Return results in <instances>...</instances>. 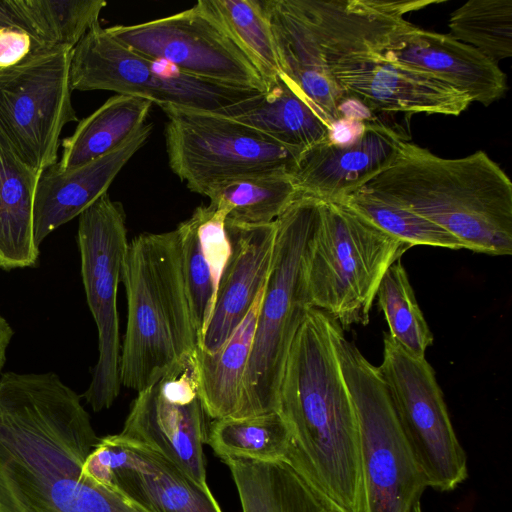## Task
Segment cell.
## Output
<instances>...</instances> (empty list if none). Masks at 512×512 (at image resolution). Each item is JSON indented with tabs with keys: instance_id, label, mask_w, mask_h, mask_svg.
I'll use <instances>...</instances> for the list:
<instances>
[{
	"instance_id": "cell-1",
	"label": "cell",
	"mask_w": 512,
	"mask_h": 512,
	"mask_svg": "<svg viewBox=\"0 0 512 512\" xmlns=\"http://www.w3.org/2000/svg\"><path fill=\"white\" fill-rule=\"evenodd\" d=\"M99 441L53 372L0 376V512H145L80 475Z\"/></svg>"
},
{
	"instance_id": "cell-2",
	"label": "cell",
	"mask_w": 512,
	"mask_h": 512,
	"mask_svg": "<svg viewBox=\"0 0 512 512\" xmlns=\"http://www.w3.org/2000/svg\"><path fill=\"white\" fill-rule=\"evenodd\" d=\"M330 320L309 309L287 356L278 401L291 438L285 463L329 512H365L358 422Z\"/></svg>"
},
{
	"instance_id": "cell-3",
	"label": "cell",
	"mask_w": 512,
	"mask_h": 512,
	"mask_svg": "<svg viewBox=\"0 0 512 512\" xmlns=\"http://www.w3.org/2000/svg\"><path fill=\"white\" fill-rule=\"evenodd\" d=\"M355 192L429 219L465 249L512 253V183L483 151L443 158L405 141L393 162Z\"/></svg>"
},
{
	"instance_id": "cell-4",
	"label": "cell",
	"mask_w": 512,
	"mask_h": 512,
	"mask_svg": "<svg viewBox=\"0 0 512 512\" xmlns=\"http://www.w3.org/2000/svg\"><path fill=\"white\" fill-rule=\"evenodd\" d=\"M279 66L331 126L345 95L330 70L376 58L410 22L404 15L442 0H265Z\"/></svg>"
},
{
	"instance_id": "cell-5",
	"label": "cell",
	"mask_w": 512,
	"mask_h": 512,
	"mask_svg": "<svg viewBox=\"0 0 512 512\" xmlns=\"http://www.w3.org/2000/svg\"><path fill=\"white\" fill-rule=\"evenodd\" d=\"M122 282L128 313L120 382L140 392L199 347L177 231L142 233L128 243Z\"/></svg>"
},
{
	"instance_id": "cell-6",
	"label": "cell",
	"mask_w": 512,
	"mask_h": 512,
	"mask_svg": "<svg viewBox=\"0 0 512 512\" xmlns=\"http://www.w3.org/2000/svg\"><path fill=\"white\" fill-rule=\"evenodd\" d=\"M320 200L300 195L277 219L271 268L258 311L236 417L278 411L280 383L293 339L313 306L304 254Z\"/></svg>"
},
{
	"instance_id": "cell-7",
	"label": "cell",
	"mask_w": 512,
	"mask_h": 512,
	"mask_svg": "<svg viewBox=\"0 0 512 512\" xmlns=\"http://www.w3.org/2000/svg\"><path fill=\"white\" fill-rule=\"evenodd\" d=\"M409 248L343 202L320 200L304 254L312 306L343 330L367 325L384 273Z\"/></svg>"
},
{
	"instance_id": "cell-8",
	"label": "cell",
	"mask_w": 512,
	"mask_h": 512,
	"mask_svg": "<svg viewBox=\"0 0 512 512\" xmlns=\"http://www.w3.org/2000/svg\"><path fill=\"white\" fill-rule=\"evenodd\" d=\"M330 334L358 422L365 512H409L428 486L378 367L332 318Z\"/></svg>"
},
{
	"instance_id": "cell-9",
	"label": "cell",
	"mask_w": 512,
	"mask_h": 512,
	"mask_svg": "<svg viewBox=\"0 0 512 512\" xmlns=\"http://www.w3.org/2000/svg\"><path fill=\"white\" fill-rule=\"evenodd\" d=\"M171 170L204 195L219 181L247 174L292 172L303 152L216 112L163 106Z\"/></svg>"
},
{
	"instance_id": "cell-10",
	"label": "cell",
	"mask_w": 512,
	"mask_h": 512,
	"mask_svg": "<svg viewBox=\"0 0 512 512\" xmlns=\"http://www.w3.org/2000/svg\"><path fill=\"white\" fill-rule=\"evenodd\" d=\"M72 90H107L160 106L217 112L259 91L200 79L172 64L142 55L95 24L72 50Z\"/></svg>"
},
{
	"instance_id": "cell-11",
	"label": "cell",
	"mask_w": 512,
	"mask_h": 512,
	"mask_svg": "<svg viewBox=\"0 0 512 512\" xmlns=\"http://www.w3.org/2000/svg\"><path fill=\"white\" fill-rule=\"evenodd\" d=\"M72 50L31 52L20 63L0 69V132L39 174L57 163L62 129L77 120L70 83Z\"/></svg>"
},
{
	"instance_id": "cell-12",
	"label": "cell",
	"mask_w": 512,
	"mask_h": 512,
	"mask_svg": "<svg viewBox=\"0 0 512 512\" xmlns=\"http://www.w3.org/2000/svg\"><path fill=\"white\" fill-rule=\"evenodd\" d=\"M77 242L86 299L98 330L99 356L83 397L93 411L108 409L120 391L117 290L128 248L126 216L108 193L79 215Z\"/></svg>"
},
{
	"instance_id": "cell-13",
	"label": "cell",
	"mask_w": 512,
	"mask_h": 512,
	"mask_svg": "<svg viewBox=\"0 0 512 512\" xmlns=\"http://www.w3.org/2000/svg\"><path fill=\"white\" fill-rule=\"evenodd\" d=\"M378 370L427 486L439 491L457 488L467 478V458L432 366L386 333Z\"/></svg>"
},
{
	"instance_id": "cell-14",
	"label": "cell",
	"mask_w": 512,
	"mask_h": 512,
	"mask_svg": "<svg viewBox=\"0 0 512 512\" xmlns=\"http://www.w3.org/2000/svg\"><path fill=\"white\" fill-rule=\"evenodd\" d=\"M106 30L128 48L185 74L247 90L267 89L260 72L203 0L170 16Z\"/></svg>"
},
{
	"instance_id": "cell-15",
	"label": "cell",
	"mask_w": 512,
	"mask_h": 512,
	"mask_svg": "<svg viewBox=\"0 0 512 512\" xmlns=\"http://www.w3.org/2000/svg\"><path fill=\"white\" fill-rule=\"evenodd\" d=\"M206 417L194 353L138 392L118 435L157 451L208 487L203 452Z\"/></svg>"
},
{
	"instance_id": "cell-16",
	"label": "cell",
	"mask_w": 512,
	"mask_h": 512,
	"mask_svg": "<svg viewBox=\"0 0 512 512\" xmlns=\"http://www.w3.org/2000/svg\"><path fill=\"white\" fill-rule=\"evenodd\" d=\"M80 475L145 512H222L208 487L157 451L118 434L99 438Z\"/></svg>"
},
{
	"instance_id": "cell-17",
	"label": "cell",
	"mask_w": 512,
	"mask_h": 512,
	"mask_svg": "<svg viewBox=\"0 0 512 512\" xmlns=\"http://www.w3.org/2000/svg\"><path fill=\"white\" fill-rule=\"evenodd\" d=\"M330 74L345 97L372 113L458 116L472 103L465 93L433 75L377 58L343 59Z\"/></svg>"
},
{
	"instance_id": "cell-18",
	"label": "cell",
	"mask_w": 512,
	"mask_h": 512,
	"mask_svg": "<svg viewBox=\"0 0 512 512\" xmlns=\"http://www.w3.org/2000/svg\"><path fill=\"white\" fill-rule=\"evenodd\" d=\"M405 141L400 126L375 118L351 144L327 140L304 151L291 175L300 195L341 202L386 169Z\"/></svg>"
},
{
	"instance_id": "cell-19",
	"label": "cell",
	"mask_w": 512,
	"mask_h": 512,
	"mask_svg": "<svg viewBox=\"0 0 512 512\" xmlns=\"http://www.w3.org/2000/svg\"><path fill=\"white\" fill-rule=\"evenodd\" d=\"M275 221L260 225L225 221L230 253L198 347L201 351L212 354L219 350L242 323L262 292L272 263Z\"/></svg>"
},
{
	"instance_id": "cell-20",
	"label": "cell",
	"mask_w": 512,
	"mask_h": 512,
	"mask_svg": "<svg viewBox=\"0 0 512 512\" xmlns=\"http://www.w3.org/2000/svg\"><path fill=\"white\" fill-rule=\"evenodd\" d=\"M376 58L433 75L484 106L500 99L507 88L506 75L498 64L478 50L449 34L411 23Z\"/></svg>"
},
{
	"instance_id": "cell-21",
	"label": "cell",
	"mask_w": 512,
	"mask_h": 512,
	"mask_svg": "<svg viewBox=\"0 0 512 512\" xmlns=\"http://www.w3.org/2000/svg\"><path fill=\"white\" fill-rule=\"evenodd\" d=\"M153 129L145 123L120 147L72 170L54 166L40 176L33 208V233L37 247L55 229L79 217L107 190L115 177L145 144Z\"/></svg>"
},
{
	"instance_id": "cell-22",
	"label": "cell",
	"mask_w": 512,
	"mask_h": 512,
	"mask_svg": "<svg viewBox=\"0 0 512 512\" xmlns=\"http://www.w3.org/2000/svg\"><path fill=\"white\" fill-rule=\"evenodd\" d=\"M226 214L210 204L197 207L177 229L185 289L199 346L230 253Z\"/></svg>"
},
{
	"instance_id": "cell-23",
	"label": "cell",
	"mask_w": 512,
	"mask_h": 512,
	"mask_svg": "<svg viewBox=\"0 0 512 512\" xmlns=\"http://www.w3.org/2000/svg\"><path fill=\"white\" fill-rule=\"evenodd\" d=\"M216 113L301 152L330 138L331 126L303 92L283 74L264 92Z\"/></svg>"
},
{
	"instance_id": "cell-24",
	"label": "cell",
	"mask_w": 512,
	"mask_h": 512,
	"mask_svg": "<svg viewBox=\"0 0 512 512\" xmlns=\"http://www.w3.org/2000/svg\"><path fill=\"white\" fill-rule=\"evenodd\" d=\"M41 174L25 164L0 132V268L33 267L39 256L33 208Z\"/></svg>"
},
{
	"instance_id": "cell-25",
	"label": "cell",
	"mask_w": 512,
	"mask_h": 512,
	"mask_svg": "<svg viewBox=\"0 0 512 512\" xmlns=\"http://www.w3.org/2000/svg\"><path fill=\"white\" fill-rule=\"evenodd\" d=\"M263 291L219 350L212 354L199 348L195 351L200 398L213 420L237 415Z\"/></svg>"
},
{
	"instance_id": "cell-26",
	"label": "cell",
	"mask_w": 512,
	"mask_h": 512,
	"mask_svg": "<svg viewBox=\"0 0 512 512\" xmlns=\"http://www.w3.org/2000/svg\"><path fill=\"white\" fill-rule=\"evenodd\" d=\"M152 105L129 95L109 98L62 140V155L55 167L69 171L117 149L145 124Z\"/></svg>"
},
{
	"instance_id": "cell-27",
	"label": "cell",
	"mask_w": 512,
	"mask_h": 512,
	"mask_svg": "<svg viewBox=\"0 0 512 512\" xmlns=\"http://www.w3.org/2000/svg\"><path fill=\"white\" fill-rule=\"evenodd\" d=\"M243 512H329L287 463L228 458Z\"/></svg>"
},
{
	"instance_id": "cell-28",
	"label": "cell",
	"mask_w": 512,
	"mask_h": 512,
	"mask_svg": "<svg viewBox=\"0 0 512 512\" xmlns=\"http://www.w3.org/2000/svg\"><path fill=\"white\" fill-rule=\"evenodd\" d=\"M204 196L226 214V221L260 225L274 222L300 194L290 172L270 171L219 181Z\"/></svg>"
},
{
	"instance_id": "cell-29",
	"label": "cell",
	"mask_w": 512,
	"mask_h": 512,
	"mask_svg": "<svg viewBox=\"0 0 512 512\" xmlns=\"http://www.w3.org/2000/svg\"><path fill=\"white\" fill-rule=\"evenodd\" d=\"M17 28L29 34L31 52L74 48L97 23L104 0H7Z\"/></svg>"
},
{
	"instance_id": "cell-30",
	"label": "cell",
	"mask_w": 512,
	"mask_h": 512,
	"mask_svg": "<svg viewBox=\"0 0 512 512\" xmlns=\"http://www.w3.org/2000/svg\"><path fill=\"white\" fill-rule=\"evenodd\" d=\"M288 426L278 412L243 418L213 420L206 443L222 460L228 458L285 462L289 447Z\"/></svg>"
},
{
	"instance_id": "cell-31",
	"label": "cell",
	"mask_w": 512,
	"mask_h": 512,
	"mask_svg": "<svg viewBox=\"0 0 512 512\" xmlns=\"http://www.w3.org/2000/svg\"><path fill=\"white\" fill-rule=\"evenodd\" d=\"M268 86L282 74L270 22L260 0H203Z\"/></svg>"
},
{
	"instance_id": "cell-32",
	"label": "cell",
	"mask_w": 512,
	"mask_h": 512,
	"mask_svg": "<svg viewBox=\"0 0 512 512\" xmlns=\"http://www.w3.org/2000/svg\"><path fill=\"white\" fill-rule=\"evenodd\" d=\"M376 297L393 340L412 356L425 358L434 337L400 259L384 273Z\"/></svg>"
},
{
	"instance_id": "cell-33",
	"label": "cell",
	"mask_w": 512,
	"mask_h": 512,
	"mask_svg": "<svg viewBox=\"0 0 512 512\" xmlns=\"http://www.w3.org/2000/svg\"><path fill=\"white\" fill-rule=\"evenodd\" d=\"M449 35L497 63L512 56V0H469L450 15Z\"/></svg>"
},
{
	"instance_id": "cell-34",
	"label": "cell",
	"mask_w": 512,
	"mask_h": 512,
	"mask_svg": "<svg viewBox=\"0 0 512 512\" xmlns=\"http://www.w3.org/2000/svg\"><path fill=\"white\" fill-rule=\"evenodd\" d=\"M341 202L409 247L427 245L454 250L464 248L456 237L441 226L400 206L359 192L348 195Z\"/></svg>"
},
{
	"instance_id": "cell-35",
	"label": "cell",
	"mask_w": 512,
	"mask_h": 512,
	"mask_svg": "<svg viewBox=\"0 0 512 512\" xmlns=\"http://www.w3.org/2000/svg\"><path fill=\"white\" fill-rule=\"evenodd\" d=\"M31 50L32 40L27 32L14 27L0 28V69L20 63Z\"/></svg>"
},
{
	"instance_id": "cell-36",
	"label": "cell",
	"mask_w": 512,
	"mask_h": 512,
	"mask_svg": "<svg viewBox=\"0 0 512 512\" xmlns=\"http://www.w3.org/2000/svg\"><path fill=\"white\" fill-rule=\"evenodd\" d=\"M14 335V331L9 322L0 314V376L6 361V354Z\"/></svg>"
},
{
	"instance_id": "cell-37",
	"label": "cell",
	"mask_w": 512,
	"mask_h": 512,
	"mask_svg": "<svg viewBox=\"0 0 512 512\" xmlns=\"http://www.w3.org/2000/svg\"><path fill=\"white\" fill-rule=\"evenodd\" d=\"M1 27L17 28L14 16L7 5V0L0 1V28Z\"/></svg>"
},
{
	"instance_id": "cell-38",
	"label": "cell",
	"mask_w": 512,
	"mask_h": 512,
	"mask_svg": "<svg viewBox=\"0 0 512 512\" xmlns=\"http://www.w3.org/2000/svg\"><path fill=\"white\" fill-rule=\"evenodd\" d=\"M409 512H422L420 501L415 502L410 508Z\"/></svg>"
}]
</instances>
